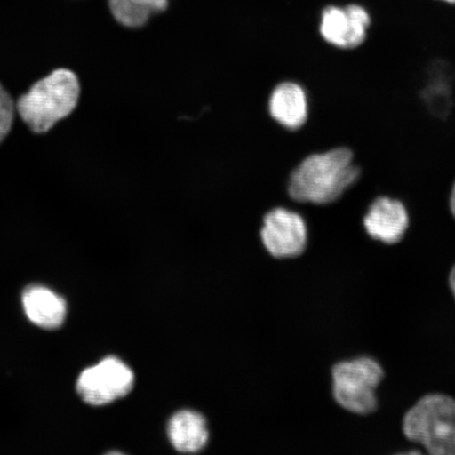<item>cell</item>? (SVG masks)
Listing matches in <instances>:
<instances>
[{"instance_id": "1", "label": "cell", "mask_w": 455, "mask_h": 455, "mask_svg": "<svg viewBox=\"0 0 455 455\" xmlns=\"http://www.w3.org/2000/svg\"><path fill=\"white\" fill-rule=\"evenodd\" d=\"M360 174L354 153L339 148L307 157L290 176L289 195L299 203H333L355 183Z\"/></svg>"}, {"instance_id": "2", "label": "cell", "mask_w": 455, "mask_h": 455, "mask_svg": "<svg viewBox=\"0 0 455 455\" xmlns=\"http://www.w3.org/2000/svg\"><path fill=\"white\" fill-rule=\"evenodd\" d=\"M79 95L81 84L76 74L57 69L20 96L16 112L33 132L45 133L76 110Z\"/></svg>"}, {"instance_id": "3", "label": "cell", "mask_w": 455, "mask_h": 455, "mask_svg": "<svg viewBox=\"0 0 455 455\" xmlns=\"http://www.w3.org/2000/svg\"><path fill=\"white\" fill-rule=\"evenodd\" d=\"M407 439L434 455H455V400L427 395L407 412L403 423Z\"/></svg>"}, {"instance_id": "4", "label": "cell", "mask_w": 455, "mask_h": 455, "mask_svg": "<svg viewBox=\"0 0 455 455\" xmlns=\"http://www.w3.org/2000/svg\"><path fill=\"white\" fill-rule=\"evenodd\" d=\"M333 395L339 405L356 414L372 413L378 407L375 390L384 370L371 357L341 362L332 369Z\"/></svg>"}, {"instance_id": "5", "label": "cell", "mask_w": 455, "mask_h": 455, "mask_svg": "<svg viewBox=\"0 0 455 455\" xmlns=\"http://www.w3.org/2000/svg\"><path fill=\"white\" fill-rule=\"evenodd\" d=\"M134 373L117 357L105 358L85 369L77 380V392L92 406H104L130 394L134 386Z\"/></svg>"}, {"instance_id": "6", "label": "cell", "mask_w": 455, "mask_h": 455, "mask_svg": "<svg viewBox=\"0 0 455 455\" xmlns=\"http://www.w3.org/2000/svg\"><path fill=\"white\" fill-rule=\"evenodd\" d=\"M261 240L276 259L295 258L305 251L307 226L301 216L276 208L265 216Z\"/></svg>"}, {"instance_id": "7", "label": "cell", "mask_w": 455, "mask_h": 455, "mask_svg": "<svg viewBox=\"0 0 455 455\" xmlns=\"http://www.w3.org/2000/svg\"><path fill=\"white\" fill-rule=\"evenodd\" d=\"M370 24V15L361 5H331L323 11L320 30L323 39L335 47L354 49L365 41Z\"/></svg>"}, {"instance_id": "8", "label": "cell", "mask_w": 455, "mask_h": 455, "mask_svg": "<svg viewBox=\"0 0 455 455\" xmlns=\"http://www.w3.org/2000/svg\"><path fill=\"white\" fill-rule=\"evenodd\" d=\"M363 225L374 240L396 243L405 235L409 225L407 210L396 199L379 197L370 207Z\"/></svg>"}, {"instance_id": "9", "label": "cell", "mask_w": 455, "mask_h": 455, "mask_svg": "<svg viewBox=\"0 0 455 455\" xmlns=\"http://www.w3.org/2000/svg\"><path fill=\"white\" fill-rule=\"evenodd\" d=\"M271 116L283 127L299 129L308 116V101L303 88L295 83H283L273 90L269 100Z\"/></svg>"}, {"instance_id": "10", "label": "cell", "mask_w": 455, "mask_h": 455, "mask_svg": "<svg viewBox=\"0 0 455 455\" xmlns=\"http://www.w3.org/2000/svg\"><path fill=\"white\" fill-rule=\"evenodd\" d=\"M26 315L33 323L44 329H56L64 323L67 304L60 295L50 289L33 286L22 295Z\"/></svg>"}, {"instance_id": "11", "label": "cell", "mask_w": 455, "mask_h": 455, "mask_svg": "<svg viewBox=\"0 0 455 455\" xmlns=\"http://www.w3.org/2000/svg\"><path fill=\"white\" fill-rule=\"evenodd\" d=\"M168 435L176 451L183 453L201 451L209 439L206 420L201 414L180 411L170 419Z\"/></svg>"}, {"instance_id": "12", "label": "cell", "mask_w": 455, "mask_h": 455, "mask_svg": "<svg viewBox=\"0 0 455 455\" xmlns=\"http://www.w3.org/2000/svg\"><path fill=\"white\" fill-rule=\"evenodd\" d=\"M169 0H109L111 14L119 25L144 27L153 15L164 12Z\"/></svg>"}, {"instance_id": "13", "label": "cell", "mask_w": 455, "mask_h": 455, "mask_svg": "<svg viewBox=\"0 0 455 455\" xmlns=\"http://www.w3.org/2000/svg\"><path fill=\"white\" fill-rule=\"evenodd\" d=\"M423 99L432 113L446 116L451 106V81L447 68L437 64L432 68Z\"/></svg>"}, {"instance_id": "14", "label": "cell", "mask_w": 455, "mask_h": 455, "mask_svg": "<svg viewBox=\"0 0 455 455\" xmlns=\"http://www.w3.org/2000/svg\"><path fill=\"white\" fill-rule=\"evenodd\" d=\"M15 113L16 106L12 98L3 84H0V144L12 129Z\"/></svg>"}, {"instance_id": "15", "label": "cell", "mask_w": 455, "mask_h": 455, "mask_svg": "<svg viewBox=\"0 0 455 455\" xmlns=\"http://www.w3.org/2000/svg\"><path fill=\"white\" fill-rule=\"evenodd\" d=\"M449 283H451V287L455 298V266L451 273V277H449Z\"/></svg>"}, {"instance_id": "16", "label": "cell", "mask_w": 455, "mask_h": 455, "mask_svg": "<svg viewBox=\"0 0 455 455\" xmlns=\"http://www.w3.org/2000/svg\"><path fill=\"white\" fill-rule=\"evenodd\" d=\"M451 212L455 218V185L453 186V189H452V192H451Z\"/></svg>"}, {"instance_id": "17", "label": "cell", "mask_w": 455, "mask_h": 455, "mask_svg": "<svg viewBox=\"0 0 455 455\" xmlns=\"http://www.w3.org/2000/svg\"><path fill=\"white\" fill-rule=\"evenodd\" d=\"M443 2L449 3V4H455V0H443Z\"/></svg>"}]
</instances>
